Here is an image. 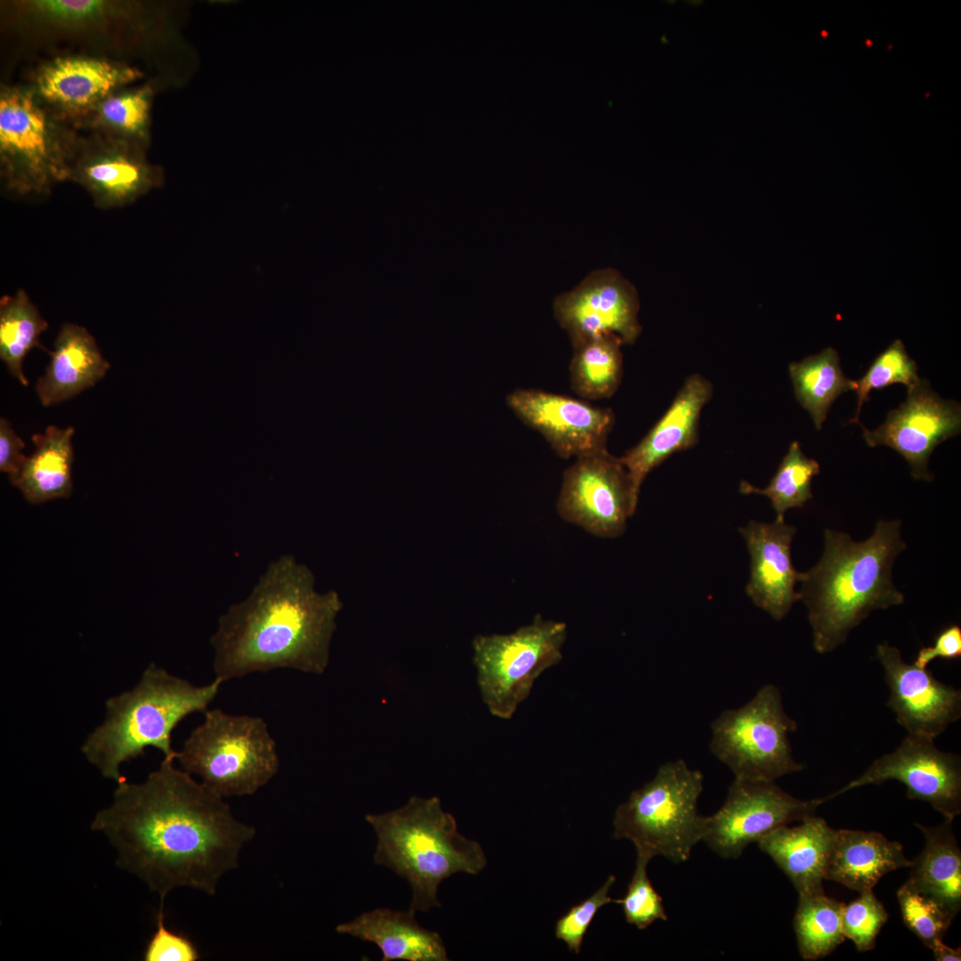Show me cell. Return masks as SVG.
I'll list each match as a JSON object with an SVG mask.
<instances>
[{"mask_svg": "<svg viewBox=\"0 0 961 961\" xmlns=\"http://www.w3.org/2000/svg\"><path fill=\"white\" fill-rule=\"evenodd\" d=\"M896 895L904 924L927 948L942 941L954 918L938 902L918 891L909 879Z\"/></svg>", "mask_w": 961, "mask_h": 961, "instance_id": "36", "label": "cell"}, {"mask_svg": "<svg viewBox=\"0 0 961 961\" xmlns=\"http://www.w3.org/2000/svg\"><path fill=\"white\" fill-rule=\"evenodd\" d=\"M888 912L874 894L873 889L860 892V897L842 910V933L859 951L875 948L876 940L888 920Z\"/></svg>", "mask_w": 961, "mask_h": 961, "instance_id": "38", "label": "cell"}, {"mask_svg": "<svg viewBox=\"0 0 961 961\" xmlns=\"http://www.w3.org/2000/svg\"><path fill=\"white\" fill-rule=\"evenodd\" d=\"M74 429L49 425L43 433L32 436L34 452L26 456L11 483L30 504L68 498L72 493L71 470L74 460Z\"/></svg>", "mask_w": 961, "mask_h": 961, "instance_id": "26", "label": "cell"}, {"mask_svg": "<svg viewBox=\"0 0 961 961\" xmlns=\"http://www.w3.org/2000/svg\"><path fill=\"white\" fill-rule=\"evenodd\" d=\"M365 820L376 835L374 862L408 881L415 912L441 907L437 893L443 880L460 872L477 875L487 865L480 844L458 832L437 796H411L402 807Z\"/></svg>", "mask_w": 961, "mask_h": 961, "instance_id": "4", "label": "cell"}, {"mask_svg": "<svg viewBox=\"0 0 961 961\" xmlns=\"http://www.w3.org/2000/svg\"><path fill=\"white\" fill-rule=\"evenodd\" d=\"M616 881L610 875L605 883L589 898L571 907L555 925V936L563 941L569 951L578 954L584 936L598 910L604 905L616 902L609 896V891Z\"/></svg>", "mask_w": 961, "mask_h": 961, "instance_id": "39", "label": "cell"}, {"mask_svg": "<svg viewBox=\"0 0 961 961\" xmlns=\"http://www.w3.org/2000/svg\"><path fill=\"white\" fill-rule=\"evenodd\" d=\"M415 914L410 909H376L338 925L335 931L376 944L383 954L382 961L449 960L441 936L422 927Z\"/></svg>", "mask_w": 961, "mask_h": 961, "instance_id": "24", "label": "cell"}, {"mask_svg": "<svg viewBox=\"0 0 961 961\" xmlns=\"http://www.w3.org/2000/svg\"><path fill=\"white\" fill-rule=\"evenodd\" d=\"M110 806L92 821L117 851V865L135 875L161 901L174 889L214 895L220 878L238 867L255 835L224 797L164 759L141 783H117Z\"/></svg>", "mask_w": 961, "mask_h": 961, "instance_id": "1", "label": "cell"}, {"mask_svg": "<svg viewBox=\"0 0 961 961\" xmlns=\"http://www.w3.org/2000/svg\"><path fill=\"white\" fill-rule=\"evenodd\" d=\"M136 4L107 0H33L17 3L29 23L65 31H91L127 21Z\"/></svg>", "mask_w": 961, "mask_h": 961, "instance_id": "29", "label": "cell"}, {"mask_svg": "<svg viewBox=\"0 0 961 961\" xmlns=\"http://www.w3.org/2000/svg\"><path fill=\"white\" fill-rule=\"evenodd\" d=\"M703 780L701 771L682 760L662 764L650 781L618 807L614 837L630 840L636 852L650 859L687 861L702 837L704 816L697 805Z\"/></svg>", "mask_w": 961, "mask_h": 961, "instance_id": "7", "label": "cell"}, {"mask_svg": "<svg viewBox=\"0 0 961 961\" xmlns=\"http://www.w3.org/2000/svg\"><path fill=\"white\" fill-rule=\"evenodd\" d=\"M788 372L796 400L810 414L818 430L822 428L837 397L857 387L856 381L844 374L838 352L832 347L790 363Z\"/></svg>", "mask_w": 961, "mask_h": 961, "instance_id": "30", "label": "cell"}, {"mask_svg": "<svg viewBox=\"0 0 961 961\" xmlns=\"http://www.w3.org/2000/svg\"><path fill=\"white\" fill-rule=\"evenodd\" d=\"M153 98L154 88L150 84L119 88L101 100L78 123L77 128L149 149Z\"/></svg>", "mask_w": 961, "mask_h": 961, "instance_id": "28", "label": "cell"}, {"mask_svg": "<svg viewBox=\"0 0 961 961\" xmlns=\"http://www.w3.org/2000/svg\"><path fill=\"white\" fill-rule=\"evenodd\" d=\"M182 769L222 797L254 794L278 772L276 742L262 717L205 711L176 757Z\"/></svg>", "mask_w": 961, "mask_h": 961, "instance_id": "8", "label": "cell"}, {"mask_svg": "<svg viewBox=\"0 0 961 961\" xmlns=\"http://www.w3.org/2000/svg\"><path fill=\"white\" fill-rule=\"evenodd\" d=\"M905 549L899 520L878 521L863 541L825 529L822 555L816 565L801 572L798 592L807 607L817 653L831 652L843 644L872 611L904 602L892 569Z\"/></svg>", "mask_w": 961, "mask_h": 961, "instance_id": "3", "label": "cell"}, {"mask_svg": "<svg viewBox=\"0 0 961 961\" xmlns=\"http://www.w3.org/2000/svg\"><path fill=\"white\" fill-rule=\"evenodd\" d=\"M222 682L215 677L196 686L150 664L133 690L106 701V718L87 736L83 754L103 777L117 783L125 780L120 765L143 755L148 747L174 761L177 752L172 747V731L187 715L206 711Z\"/></svg>", "mask_w": 961, "mask_h": 961, "instance_id": "5", "label": "cell"}, {"mask_svg": "<svg viewBox=\"0 0 961 961\" xmlns=\"http://www.w3.org/2000/svg\"><path fill=\"white\" fill-rule=\"evenodd\" d=\"M638 311L635 288L613 269L594 271L553 302L554 317L572 347L604 335L634 343L642 331Z\"/></svg>", "mask_w": 961, "mask_h": 961, "instance_id": "16", "label": "cell"}, {"mask_svg": "<svg viewBox=\"0 0 961 961\" xmlns=\"http://www.w3.org/2000/svg\"><path fill=\"white\" fill-rule=\"evenodd\" d=\"M623 342L604 335L573 347L569 381L582 400L609 399L618 391L623 376Z\"/></svg>", "mask_w": 961, "mask_h": 961, "instance_id": "31", "label": "cell"}, {"mask_svg": "<svg viewBox=\"0 0 961 961\" xmlns=\"http://www.w3.org/2000/svg\"><path fill=\"white\" fill-rule=\"evenodd\" d=\"M80 130L27 85L0 90V177L20 198L45 197L68 182Z\"/></svg>", "mask_w": 961, "mask_h": 961, "instance_id": "6", "label": "cell"}, {"mask_svg": "<svg viewBox=\"0 0 961 961\" xmlns=\"http://www.w3.org/2000/svg\"><path fill=\"white\" fill-rule=\"evenodd\" d=\"M711 728V752L737 779L775 781L804 769L788 739L797 723L773 684L763 686L743 707L720 714Z\"/></svg>", "mask_w": 961, "mask_h": 961, "instance_id": "10", "label": "cell"}, {"mask_svg": "<svg viewBox=\"0 0 961 961\" xmlns=\"http://www.w3.org/2000/svg\"><path fill=\"white\" fill-rule=\"evenodd\" d=\"M800 822L781 826L756 844L789 878L798 896L823 893L836 829L815 814Z\"/></svg>", "mask_w": 961, "mask_h": 961, "instance_id": "22", "label": "cell"}, {"mask_svg": "<svg viewBox=\"0 0 961 961\" xmlns=\"http://www.w3.org/2000/svg\"><path fill=\"white\" fill-rule=\"evenodd\" d=\"M798 897L793 926L799 954L806 961L822 958L845 939L841 923L844 903L825 892Z\"/></svg>", "mask_w": 961, "mask_h": 961, "instance_id": "33", "label": "cell"}, {"mask_svg": "<svg viewBox=\"0 0 961 961\" xmlns=\"http://www.w3.org/2000/svg\"><path fill=\"white\" fill-rule=\"evenodd\" d=\"M905 785L909 799L925 801L953 820L961 813V758L943 752L934 739L908 734L892 752L876 759L857 779L821 798L828 801L839 795L867 785L887 780Z\"/></svg>", "mask_w": 961, "mask_h": 961, "instance_id": "14", "label": "cell"}, {"mask_svg": "<svg viewBox=\"0 0 961 961\" xmlns=\"http://www.w3.org/2000/svg\"><path fill=\"white\" fill-rule=\"evenodd\" d=\"M866 443L885 445L901 455L917 480L931 481L928 469L932 452L941 442L959 434L961 407L941 398L930 383L921 379L908 388L906 400L889 411L885 421L873 431L860 424Z\"/></svg>", "mask_w": 961, "mask_h": 961, "instance_id": "15", "label": "cell"}, {"mask_svg": "<svg viewBox=\"0 0 961 961\" xmlns=\"http://www.w3.org/2000/svg\"><path fill=\"white\" fill-rule=\"evenodd\" d=\"M638 499L620 456L606 448L576 458L564 471L556 510L594 536L614 538L626 530Z\"/></svg>", "mask_w": 961, "mask_h": 961, "instance_id": "11", "label": "cell"}, {"mask_svg": "<svg viewBox=\"0 0 961 961\" xmlns=\"http://www.w3.org/2000/svg\"><path fill=\"white\" fill-rule=\"evenodd\" d=\"M342 607L336 592L316 591L306 565L279 556L249 595L220 617L210 640L215 677L224 682L277 668L322 674Z\"/></svg>", "mask_w": 961, "mask_h": 961, "instance_id": "2", "label": "cell"}, {"mask_svg": "<svg viewBox=\"0 0 961 961\" xmlns=\"http://www.w3.org/2000/svg\"><path fill=\"white\" fill-rule=\"evenodd\" d=\"M164 901L157 917V930L144 952L145 961H196L199 958L192 941L167 929L164 923Z\"/></svg>", "mask_w": 961, "mask_h": 961, "instance_id": "40", "label": "cell"}, {"mask_svg": "<svg viewBox=\"0 0 961 961\" xmlns=\"http://www.w3.org/2000/svg\"><path fill=\"white\" fill-rule=\"evenodd\" d=\"M880 662L890 690L887 706L908 734L935 739L961 716V691L936 679L926 668L904 661L900 650L878 644Z\"/></svg>", "mask_w": 961, "mask_h": 961, "instance_id": "19", "label": "cell"}, {"mask_svg": "<svg viewBox=\"0 0 961 961\" xmlns=\"http://www.w3.org/2000/svg\"><path fill=\"white\" fill-rule=\"evenodd\" d=\"M934 959L936 961H960L961 960V949H953L943 943L942 941H938L932 947Z\"/></svg>", "mask_w": 961, "mask_h": 961, "instance_id": "43", "label": "cell"}, {"mask_svg": "<svg viewBox=\"0 0 961 961\" xmlns=\"http://www.w3.org/2000/svg\"><path fill=\"white\" fill-rule=\"evenodd\" d=\"M713 394L703 376H689L668 408L647 434L620 460L637 496L647 475L676 452L693 448L699 440L701 412Z\"/></svg>", "mask_w": 961, "mask_h": 961, "instance_id": "21", "label": "cell"}, {"mask_svg": "<svg viewBox=\"0 0 961 961\" xmlns=\"http://www.w3.org/2000/svg\"><path fill=\"white\" fill-rule=\"evenodd\" d=\"M142 77L139 69L124 61L81 54L60 55L41 64L28 85L77 127L107 95Z\"/></svg>", "mask_w": 961, "mask_h": 961, "instance_id": "18", "label": "cell"}, {"mask_svg": "<svg viewBox=\"0 0 961 961\" xmlns=\"http://www.w3.org/2000/svg\"><path fill=\"white\" fill-rule=\"evenodd\" d=\"M566 638L565 623L539 614L513 633L474 637L476 680L492 715L508 720L514 715L538 676L561 662Z\"/></svg>", "mask_w": 961, "mask_h": 961, "instance_id": "9", "label": "cell"}, {"mask_svg": "<svg viewBox=\"0 0 961 961\" xmlns=\"http://www.w3.org/2000/svg\"><path fill=\"white\" fill-rule=\"evenodd\" d=\"M49 353L50 362L36 384L44 407L64 402L93 386L110 367L94 337L75 323L61 326Z\"/></svg>", "mask_w": 961, "mask_h": 961, "instance_id": "23", "label": "cell"}, {"mask_svg": "<svg viewBox=\"0 0 961 961\" xmlns=\"http://www.w3.org/2000/svg\"><path fill=\"white\" fill-rule=\"evenodd\" d=\"M634 874L622 899L616 900L621 904L625 918L628 924L643 930L657 920H667L663 900L653 887L648 874L647 866L651 860L649 856L636 852Z\"/></svg>", "mask_w": 961, "mask_h": 961, "instance_id": "37", "label": "cell"}, {"mask_svg": "<svg viewBox=\"0 0 961 961\" xmlns=\"http://www.w3.org/2000/svg\"><path fill=\"white\" fill-rule=\"evenodd\" d=\"M25 442L15 432L10 422L0 418V471L7 473L9 479L14 476L21 467L27 456L21 453Z\"/></svg>", "mask_w": 961, "mask_h": 961, "instance_id": "42", "label": "cell"}, {"mask_svg": "<svg viewBox=\"0 0 961 961\" xmlns=\"http://www.w3.org/2000/svg\"><path fill=\"white\" fill-rule=\"evenodd\" d=\"M910 864L902 844L879 832L838 829L825 880L862 892L873 889L884 875Z\"/></svg>", "mask_w": 961, "mask_h": 961, "instance_id": "25", "label": "cell"}, {"mask_svg": "<svg viewBox=\"0 0 961 961\" xmlns=\"http://www.w3.org/2000/svg\"><path fill=\"white\" fill-rule=\"evenodd\" d=\"M919 380L917 365L908 354L901 340L892 342L873 360L866 374L856 380L857 408L849 423H859V416L864 402L869 400L872 390H880L894 384L907 388Z\"/></svg>", "mask_w": 961, "mask_h": 961, "instance_id": "35", "label": "cell"}, {"mask_svg": "<svg viewBox=\"0 0 961 961\" xmlns=\"http://www.w3.org/2000/svg\"><path fill=\"white\" fill-rule=\"evenodd\" d=\"M739 530L750 555L747 594L755 606L779 621L799 601L795 585L801 572L795 568L791 558L796 529L785 521H750Z\"/></svg>", "mask_w": 961, "mask_h": 961, "instance_id": "20", "label": "cell"}, {"mask_svg": "<svg viewBox=\"0 0 961 961\" xmlns=\"http://www.w3.org/2000/svg\"><path fill=\"white\" fill-rule=\"evenodd\" d=\"M820 472L818 461L807 457L799 442L793 441L767 487L760 489L742 480L739 492L767 497L776 513L775 521L781 522L787 510L803 507L812 498V480Z\"/></svg>", "mask_w": 961, "mask_h": 961, "instance_id": "34", "label": "cell"}, {"mask_svg": "<svg viewBox=\"0 0 961 961\" xmlns=\"http://www.w3.org/2000/svg\"><path fill=\"white\" fill-rule=\"evenodd\" d=\"M506 403L524 424L539 432L565 459L606 448L615 424L610 408L543 390H514L507 395Z\"/></svg>", "mask_w": 961, "mask_h": 961, "instance_id": "17", "label": "cell"}, {"mask_svg": "<svg viewBox=\"0 0 961 961\" xmlns=\"http://www.w3.org/2000/svg\"><path fill=\"white\" fill-rule=\"evenodd\" d=\"M47 328V321L25 290L19 289L13 295L1 297L0 359L9 373L24 386L28 381L23 373V360L33 348L44 349L39 338Z\"/></svg>", "mask_w": 961, "mask_h": 961, "instance_id": "32", "label": "cell"}, {"mask_svg": "<svg viewBox=\"0 0 961 961\" xmlns=\"http://www.w3.org/2000/svg\"><path fill=\"white\" fill-rule=\"evenodd\" d=\"M960 657L961 628L957 625H950L937 634L932 646L919 650L913 664L926 668L935 658L951 660Z\"/></svg>", "mask_w": 961, "mask_h": 961, "instance_id": "41", "label": "cell"}, {"mask_svg": "<svg viewBox=\"0 0 961 961\" xmlns=\"http://www.w3.org/2000/svg\"><path fill=\"white\" fill-rule=\"evenodd\" d=\"M147 151L133 142L86 132L70 161L68 181L81 186L100 209L132 205L164 182L162 168L149 161Z\"/></svg>", "mask_w": 961, "mask_h": 961, "instance_id": "13", "label": "cell"}, {"mask_svg": "<svg viewBox=\"0 0 961 961\" xmlns=\"http://www.w3.org/2000/svg\"><path fill=\"white\" fill-rule=\"evenodd\" d=\"M915 825L925 836L921 852L911 860L909 880L938 902L953 918L961 909V850L952 820L936 827Z\"/></svg>", "mask_w": 961, "mask_h": 961, "instance_id": "27", "label": "cell"}, {"mask_svg": "<svg viewBox=\"0 0 961 961\" xmlns=\"http://www.w3.org/2000/svg\"><path fill=\"white\" fill-rule=\"evenodd\" d=\"M822 803L795 798L775 781L735 778L721 808L704 816L701 841L723 859H738L774 829L814 815Z\"/></svg>", "mask_w": 961, "mask_h": 961, "instance_id": "12", "label": "cell"}]
</instances>
